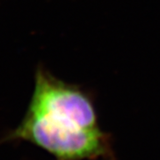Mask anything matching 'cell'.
I'll return each mask as SVG.
<instances>
[{
	"label": "cell",
	"instance_id": "6da1fadb",
	"mask_svg": "<svg viewBox=\"0 0 160 160\" xmlns=\"http://www.w3.org/2000/svg\"><path fill=\"white\" fill-rule=\"evenodd\" d=\"M5 139L28 142L55 160L114 159L112 140L101 128L85 129L58 123L29 111Z\"/></svg>",
	"mask_w": 160,
	"mask_h": 160
},
{
	"label": "cell",
	"instance_id": "7a4b0ae2",
	"mask_svg": "<svg viewBox=\"0 0 160 160\" xmlns=\"http://www.w3.org/2000/svg\"><path fill=\"white\" fill-rule=\"evenodd\" d=\"M27 111L85 129L100 128L91 96L43 69L37 71L34 92Z\"/></svg>",
	"mask_w": 160,
	"mask_h": 160
}]
</instances>
